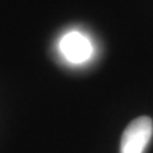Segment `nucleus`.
Wrapping results in <instances>:
<instances>
[{
    "label": "nucleus",
    "instance_id": "1",
    "mask_svg": "<svg viewBox=\"0 0 153 153\" xmlns=\"http://www.w3.org/2000/svg\"><path fill=\"white\" fill-rule=\"evenodd\" d=\"M153 135V123L148 116L133 120L123 133L120 153H144Z\"/></svg>",
    "mask_w": 153,
    "mask_h": 153
},
{
    "label": "nucleus",
    "instance_id": "2",
    "mask_svg": "<svg viewBox=\"0 0 153 153\" xmlns=\"http://www.w3.org/2000/svg\"><path fill=\"white\" fill-rule=\"evenodd\" d=\"M59 50L68 61L80 64L88 60L93 52L91 41L80 32H69L59 42Z\"/></svg>",
    "mask_w": 153,
    "mask_h": 153
}]
</instances>
